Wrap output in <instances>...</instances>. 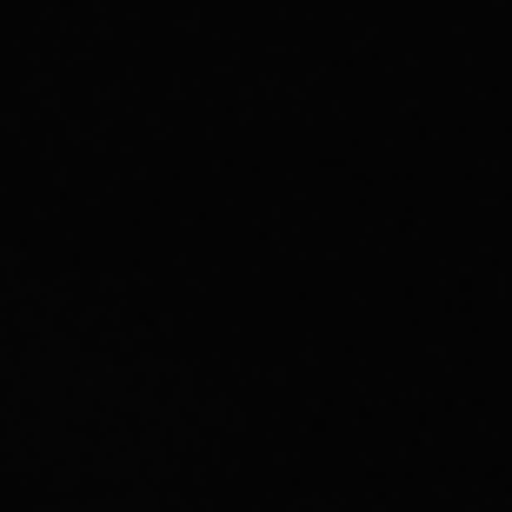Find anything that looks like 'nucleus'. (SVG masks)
Here are the masks:
<instances>
[]
</instances>
